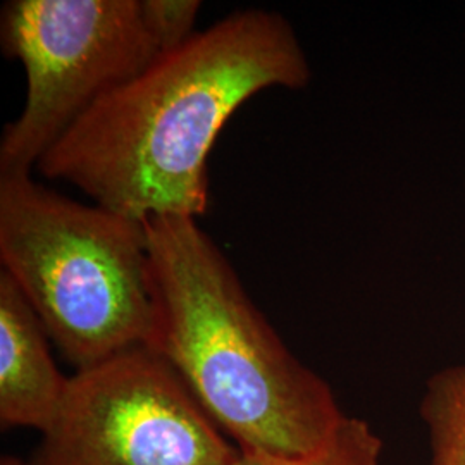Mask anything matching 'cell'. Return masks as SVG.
I'll use <instances>...</instances> for the list:
<instances>
[{"mask_svg":"<svg viewBox=\"0 0 465 465\" xmlns=\"http://www.w3.org/2000/svg\"><path fill=\"white\" fill-rule=\"evenodd\" d=\"M311 78L299 36L282 15L234 11L97 100L36 171L140 223L202 216L207 161L236 109L262 90H299Z\"/></svg>","mask_w":465,"mask_h":465,"instance_id":"cell-1","label":"cell"},{"mask_svg":"<svg viewBox=\"0 0 465 465\" xmlns=\"http://www.w3.org/2000/svg\"><path fill=\"white\" fill-rule=\"evenodd\" d=\"M143 224L147 349L176 371L242 453L300 459L321 449L347 417L330 384L282 343L197 217Z\"/></svg>","mask_w":465,"mask_h":465,"instance_id":"cell-2","label":"cell"},{"mask_svg":"<svg viewBox=\"0 0 465 465\" xmlns=\"http://www.w3.org/2000/svg\"><path fill=\"white\" fill-rule=\"evenodd\" d=\"M0 262L76 371L152 332L145 224L35 182L0 174Z\"/></svg>","mask_w":465,"mask_h":465,"instance_id":"cell-3","label":"cell"},{"mask_svg":"<svg viewBox=\"0 0 465 465\" xmlns=\"http://www.w3.org/2000/svg\"><path fill=\"white\" fill-rule=\"evenodd\" d=\"M0 40L28 80L25 107L2 134L0 174L32 173L97 100L161 55L142 0H11Z\"/></svg>","mask_w":465,"mask_h":465,"instance_id":"cell-4","label":"cell"},{"mask_svg":"<svg viewBox=\"0 0 465 465\" xmlns=\"http://www.w3.org/2000/svg\"><path fill=\"white\" fill-rule=\"evenodd\" d=\"M238 457L176 371L138 347L69 378L30 465H234Z\"/></svg>","mask_w":465,"mask_h":465,"instance_id":"cell-5","label":"cell"},{"mask_svg":"<svg viewBox=\"0 0 465 465\" xmlns=\"http://www.w3.org/2000/svg\"><path fill=\"white\" fill-rule=\"evenodd\" d=\"M49 334L13 278L0 269V422L45 431L66 395Z\"/></svg>","mask_w":465,"mask_h":465,"instance_id":"cell-6","label":"cell"},{"mask_svg":"<svg viewBox=\"0 0 465 465\" xmlns=\"http://www.w3.org/2000/svg\"><path fill=\"white\" fill-rule=\"evenodd\" d=\"M420 414L430 430L431 465H465V366L445 367L432 376Z\"/></svg>","mask_w":465,"mask_h":465,"instance_id":"cell-7","label":"cell"},{"mask_svg":"<svg viewBox=\"0 0 465 465\" xmlns=\"http://www.w3.org/2000/svg\"><path fill=\"white\" fill-rule=\"evenodd\" d=\"M234 465H382V441L369 422L347 416L331 438L307 457L274 459L240 451Z\"/></svg>","mask_w":465,"mask_h":465,"instance_id":"cell-8","label":"cell"},{"mask_svg":"<svg viewBox=\"0 0 465 465\" xmlns=\"http://www.w3.org/2000/svg\"><path fill=\"white\" fill-rule=\"evenodd\" d=\"M200 9L199 0H142L143 21L159 54L182 47L195 35Z\"/></svg>","mask_w":465,"mask_h":465,"instance_id":"cell-9","label":"cell"},{"mask_svg":"<svg viewBox=\"0 0 465 465\" xmlns=\"http://www.w3.org/2000/svg\"><path fill=\"white\" fill-rule=\"evenodd\" d=\"M0 465H30L26 464V462H23V460H19L16 457H11V455H7V457H2V460H0Z\"/></svg>","mask_w":465,"mask_h":465,"instance_id":"cell-10","label":"cell"}]
</instances>
